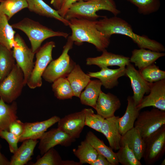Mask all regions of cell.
Masks as SVG:
<instances>
[{
    "mask_svg": "<svg viewBox=\"0 0 165 165\" xmlns=\"http://www.w3.org/2000/svg\"><path fill=\"white\" fill-rule=\"evenodd\" d=\"M0 137L7 141L10 152L14 153L18 149L20 137L7 130H0Z\"/></svg>",
    "mask_w": 165,
    "mask_h": 165,
    "instance_id": "f35d334b",
    "label": "cell"
},
{
    "mask_svg": "<svg viewBox=\"0 0 165 165\" xmlns=\"http://www.w3.org/2000/svg\"><path fill=\"white\" fill-rule=\"evenodd\" d=\"M75 139L57 128H52L46 132L40 139L38 148L41 155H43L57 145L69 146Z\"/></svg>",
    "mask_w": 165,
    "mask_h": 165,
    "instance_id": "8fae6325",
    "label": "cell"
},
{
    "mask_svg": "<svg viewBox=\"0 0 165 165\" xmlns=\"http://www.w3.org/2000/svg\"><path fill=\"white\" fill-rule=\"evenodd\" d=\"M24 123L18 119L10 125L9 131L15 135L20 137L24 130Z\"/></svg>",
    "mask_w": 165,
    "mask_h": 165,
    "instance_id": "ab89813d",
    "label": "cell"
},
{
    "mask_svg": "<svg viewBox=\"0 0 165 165\" xmlns=\"http://www.w3.org/2000/svg\"><path fill=\"white\" fill-rule=\"evenodd\" d=\"M22 142L21 145L12 156L10 165H24L31 160L38 141L37 140L28 139Z\"/></svg>",
    "mask_w": 165,
    "mask_h": 165,
    "instance_id": "7402d4cb",
    "label": "cell"
},
{
    "mask_svg": "<svg viewBox=\"0 0 165 165\" xmlns=\"http://www.w3.org/2000/svg\"><path fill=\"white\" fill-rule=\"evenodd\" d=\"M116 156L119 163L122 165H141L133 151L127 145H120Z\"/></svg>",
    "mask_w": 165,
    "mask_h": 165,
    "instance_id": "d590c367",
    "label": "cell"
},
{
    "mask_svg": "<svg viewBox=\"0 0 165 165\" xmlns=\"http://www.w3.org/2000/svg\"><path fill=\"white\" fill-rule=\"evenodd\" d=\"M57 123L58 128L74 138H79L85 126L84 109L60 118Z\"/></svg>",
    "mask_w": 165,
    "mask_h": 165,
    "instance_id": "4fadbf2b",
    "label": "cell"
},
{
    "mask_svg": "<svg viewBox=\"0 0 165 165\" xmlns=\"http://www.w3.org/2000/svg\"><path fill=\"white\" fill-rule=\"evenodd\" d=\"M125 70V75L130 79L133 90L132 97L137 106L140 103L145 94L149 93L151 83L143 78L139 70L130 63L126 66Z\"/></svg>",
    "mask_w": 165,
    "mask_h": 165,
    "instance_id": "5bb4252c",
    "label": "cell"
},
{
    "mask_svg": "<svg viewBox=\"0 0 165 165\" xmlns=\"http://www.w3.org/2000/svg\"><path fill=\"white\" fill-rule=\"evenodd\" d=\"M15 42L13 48L14 57L24 74L25 85L29 79L33 68L34 53L27 45L20 35L17 33L14 37Z\"/></svg>",
    "mask_w": 165,
    "mask_h": 165,
    "instance_id": "9c48e42d",
    "label": "cell"
},
{
    "mask_svg": "<svg viewBox=\"0 0 165 165\" xmlns=\"http://www.w3.org/2000/svg\"><path fill=\"white\" fill-rule=\"evenodd\" d=\"M0 14L6 15L9 20L15 14L28 8L26 0H0Z\"/></svg>",
    "mask_w": 165,
    "mask_h": 165,
    "instance_id": "d6a6232c",
    "label": "cell"
},
{
    "mask_svg": "<svg viewBox=\"0 0 165 165\" xmlns=\"http://www.w3.org/2000/svg\"><path fill=\"white\" fill-rule=\"evenodd\" d=\"M85 139L97 151L105 156L112 165H118L116 153L109 147L106 145L102 140L99 138L93 132H88Z\"/></svg>",
    "mask_w": 165,
    "mask_h": 165,
    "instance_id": "83f0119b",
    "label": "cell"
},
{
    "mask_svg": "<svg viewBox=\"0 0 165 165\" xmlns=\"http://www.w3.org/2000/svg\"><path fill=\"white\" fill-rule=\"evenodd\" d=\"M102 52V54L100 56L87 58L86 60V64L96 65L101 69L115 66L125 67L130 63L129 57L108 52L106 49Z\"/></svg>",
    "mask_w": 165,
    "mask_h": 165,
    "instance_id": "2e32d148",
    "label": "cell"
},
{
    "mask_svg": "<svg viewBox=\"0 0 165 165\" xmlns=\"http://www.w3.org/2000/svg\"><path fill=\"white\" fill-rule=\"evenodd\" d=\"M79 0H60V6L57 10L58 14L61 17L64 18L69 8L74 3Z\"/></svg>",
    "mask_w": 165,
    "mask_h": 165,
    "instance_id": "60d3db41",
    "label": "cell"
},
{
    "mask_svg": "<svg viewBox=\"0 0 165 165\" xmlns=\"http://www.w3.org/2000/svg\"><path fill=\"white\" fill-rule=\"evenodd\" d=\"M67 38L61 54L50 63L42 74V78L49 83H53L60 77H67L76 64L68 54L69 51L73 47L74 42L70 36Z\"/></svg>",
    "mask_w": 165,
    "mask_h": 165,
    "instance_id": "5b68a950",
    "label": "cell"
},
{
    "mask_svg": "<svg viewBox=\"0 0 165 165\" xmlns=\"http://www.w3.org/2000/svg\"><path fill=\"white\" fill-rule=\"evenodd\" d=\"M26 0L28 4V8L30 11L40 16L54 18L65 26H69V20L61 17L57 10L51 7L43 0Z\"/></svg>",
    "mask_w": 165,
    "mask_h": 165,
    "instance_id": "603a6c76",
    "label": "cell"
},
{
    "mask_svg": "<svg viewBox=\"0 0 165 165\" xmlns=\"http://www.w3.org/2000/svg\"><path fill=\"white\" fill-rule=\"evenodd\" d=\"M60 118L56 116L42 121L24 123V130L20 136L19 142L28 139H40L47 130L57 123Z\"/></svg>",
    "mask_w": 165,
    "mask_h": 165,
    "instance_id": "9a60e30c",
    "label": "cell"
},
{
    "mask_svg": "<svg viewBox=\"0 0 165 165\" xmlns=\"http://www.w3.org/2000/svg\"><path fill=\"white\" fill-rule=\"evenodd\" d=\"M148 95L144 96L140 103L137 106L141 109L152 106L165 111V79L150 84Z\"/></svg>",
    "mask_w": 165,
    "mask_h": 165,
    "instance_id": "7c38bea8",
    "label": "cell"
},
{
    "mask_svg": "<svg viewBox=\"0 0 165 165\" xmlns=\"http://www.w3.org/2000/svg\"><path fill=\"white\" fill-rule=\"evenodd\" d=\"M138 8L140 14L148 15L158 11L160 6V0H126Z\"/></svg>",
    "mask_w": 165,
    "mask_h": 165,
    "instance_id": "e575fe53",
    "label": "cell"
},
{
    "mask_svg": "<svg viewBox=\"0 0 165 165\" xmlns=\"http://www.w3.org/2000/svg\"><path fill=\"white\" fill-rule=\"evenodd\" d=\"M165 125V111L154 108L140 112L134 127L139 131L145 141L152 133Z\"/></svg>",
    "mask_w": 165,
    "mask_h": 165,
    "instance_id": "ba28073f",
    "label": "cell"
},
{
    "mask_svg": "<svg viewBox=\"0 0 165 165\" xmlns=\"http://www.w3.org/2000/svg\"><path fill=\"white\" fill-rule=\"evenodd\" d=\"M25 85L23 71L16 64L10 73L0 83V98L6 103H12L20 96Z\"/></svg>",
    "mask_w": 165,
    "mask_h": 165,
    "instance_id": "8992f818",
    "label": "cell"
},
{
    "mask_svg": "<svg viewBox=\"0 0 165 165\" xmlns=\"http://www.w3.org/2000/svg\"><path fill=\"white\" fill-rule=\"evenodd\" d=\"M53 83L52 90L54 96L58 99H71L74 96L71 85L66 77H60Z\"/></svg>",
    "mask_w": 165,
    "mask_h": 165,
    "instance_id": "836d02e7",
    "label": "cell"
},
{
    "mask_svg": "<svg viewBox=\"0 0 165 165\" xmlns=\"http://www.w3.org/2000/svg\"><path fill=\"white\" fill-rule=\"evenodd\" d=\"M143 78L149 83L165 79V71L153 64L139 70Z\"/></svg>",
    "mask_w": 165,
    "mask_h": 165,
    "instance_id": "8d00e7d4",
    "label": "cell"
},
{
    "mask_svg": "<svg viewBox=\"0 0 165 165\" xmlns=\"http://www.w3.org/2000/svg\"><path fill=\"white\" fill-rule=\"evenodd\" d=\"M85 125L101 133L104 119L101 115L95 114L91 108H84Z\"/></svg>",
    "mask_w": 165,
    "mask_h": 165,
    "instance_id": "74e56055",
    "label": "cell"
},
{
    "mask_svg": "<svg viewBox=\"0 0 165 165\" xmlns=\"http://www.w3.org/2000/svg\"><path fill=\"white\" fill-rule=\"evenodd\" d=\"M96 25L97 29L108 38L110 39L113 34L122 35L130 38L140 48L160 52L165 51V48L161 43L146 35L136 34L128 22L117 16L109 18L104 16L97 20Z\"/></svg>",
    "mask_w": 165,
    "mask_h": 165,
    "instance_id": "6da1fadb",
    "label": "cell"
},
{
    "mask_svg": "<svg viewBox=\"0 0 165 165\" xmlns=\"http://www.w3.org/2000/svg\"><path fill=\"white\" fill-rule=\"evenodd\" d=\"M123 145H128L139 160L143 158L145 143L137 129L134 127L122 136L120 146Z\"/></svg>",
    "mask_w": 165,
    "mask_h": 165,
    "instance_id": "ffe728a7",
    "label": "cell"
},
{
    "mask_svg": "<svg viewBox=\"0 0 165 165\" xmlns=\"http://www.w3.org/2000/svg\"><path fill=\"white\" fill-rule=\"evenodd\" d=\"M102 86L99 79L90 80L85 87V90L80 94L79 98L81 103L95 109L97 99L102 91Z\"/></svg>",
    "mask_w": 165,
    "mask_h": 165,
    "instance_id": "484cf974",
    "label": "cell"
},
{
    "mask_svg": "<svg viewBox=\"0 0 165 165\" xmlns=\"http://www.w3.org/2000/svg\"><path fill=\"white\" fill-rule=\"evenodd\" d=\"M90 165H112V164L105 156L98 152L97 159L91 163Z\"/></svg>",
    "mask_w": 165,
    "mask_h": 165,
    "instance_id": "b9f144b4",
    "label": "cell"
},
{
    "mask_svg": "<svg viewBox=\"0 0 165 165\" xmlns=\"http://www.w3.org/2000/svg\"><path fill=\"white\" fill-rule=\"evenodd\" d=\"M69 26L72 30L70 37L77 45L84 42L94 45L97 51L102 52L106 50L110 42L97 28V20L72 18L69 20Z\"/></svg>",
    "mask_w": 165,
    "mask_h": 165,
    "instance_id": "7a4b0ae2",
    "label": "cell"
},
{
    "mask_svg": "<svg viewBox=\"0 0 165 165\" xmlns=\"http://www.w3.org/2000/svg\"><path fill=\"white\" fill-rule=\"evenodd\" d=\"M161 165H165V159H164V160H163L162 162L161 163Z\"/></svg>",
    "mask_w": 165,
    "mask_h": 165,
    "instance_id": "f6af8a7d",
    "label": "cell"
},
{
    "mask_svg": "<svg viewBox=\"0 0 165 165\" xmlns=\"http://www.w3.org/2000/svg\"><path fill=\"white\" fill-rule=\"evenodd\" d=\"M102 10L109 11L114 16L121 13L114 0H79L71 6L64 18L68 20L74 18L97 20L103 17L96 13Z\"/></svg>",
    "mask_w": 165,
    "mask_h": 165,
    "instance_id": "3957f363",
    "label": "cell"
},
{
    "mask_svg": "<svg viewBox=\"0 0 165 165\" xmlns=\"http://www.w3.org/2000/svg\"><path fill=\"white\" fill-rule=\"evenodd\" d=\"M165 55L163 52H158L144 48L135 49L132 51L130 60L139 70L154 64L159 58Z\"/></svg>",
    "mask_w": 165,
    "mask_h": 165,
    "instance_id": "44dd1931",
    "label": "cell"
},
{
    "mask_svg": "<svg viewBox=\"0 0 165 165\" xmlns=\"http://www.w3.org/2000/svg\"><path fill=\"white\" fill-rule=\"evenodd\" d=\"M15 61L13 51L0 45V83L10 73Z\"/></svg>",
    "mask_w": 165,
    "mask_h": 165,
    "instance_id": "1f68e13d",
    "label": "cell"
},
{
    "mask_svg": "<svg viewBox=\"0 0 165 165\" xmlns=\"http://www.w3.org/2000/svg\"><path fill=\"white\" fill-rule=\"evenodd\" d=\"M66 77L71 85L74 96L79 98L82 90L91 80V77L83 72L78 64L75 65Z\"/></svg>",
    "mask_w": 165,
    "mask_h": 165,
    "instance_id": "d4e9b609",
    "label": "cell"
},
{
    "mask_svg": "<svg viewBox=\"0 0 165 165\" xmlns=\"http://www.w3.org/2000/svg\"><path fill=\"white\" fill-rule=\"evenodd\" d=\"M119 116H114L105 119L101 129V133L106 137L113 150H118L120 147L122 135L119 131Z\"/></svg>",
    "mask_w": 165,
    "mask_h": 165,
    "instance_id": "ac0fdd59",
    "label": "cell"
},
{
    "mask_svg": "<svg viewBox=\"0 0 165 165\" xmlns=\"http://www.w3.org/2000/svg\"><path fill=\"white\" fill-rule=\"evenodd\" d=\"M33 165H81L79 162L63 160L58 152L54 148L49 149L38 158Z\"/></svg>",
    "mask_w": 165,
    "mask_h": 165,
    "instance_id": "4dcf8cb0",
    "label": "cell"
},
{
    "mask_svg": "<svg viewBox=\"0 0 165 165\" xmlns=\"http://www.w3.org/2000/svg\"><path fill=\"white\" fill-rule=\"evenodd\" d=\"M55 46L54 42H47L36 52V60L26 84L30 89H34L42 85V74L49 64L53 60L52 52Z\"/></svg>",
    "mask_w": 165,
    "mask_h": 165,
    "instance_id": "52a82bcc",
    "label": "cell"
},
{
    "mask_svg": "<svg viewBox=\"0 0 165 165\" xmlns=\"http://www.w3.org/2000/svg\"><path fill=\"white\" fill-rule=\"evenodd\" d=\"M11 25L13 28L22 31L27 35L30 41L31 49L35 53L46 39L54 37L67 38L69 35L67 32L54 31L38 21L27 17Z\"/></svg>",
    "mask_w": 165,
    "mask_h": 165,
    "instance_id": "277c9868",
    "label": "cell"
},
{
    "mask_svg": "<svg viewBox=\"0 0 165 165\" xmlns=\"http://www.w3.org/2000/svg\"><path fill=\"white\" fill-rule=\"evenodd\" d=\"M5 15L0 14V45L11 50L15 42V31Z\"/></svg>",
    "mask_w": 165,
    "mask_h": 165,
    "instance_id": "f546056e",
    "label": "cell"
},
{
    "mask_svg": "<svg viewBox=\"0 0 165 165\" xmlns=\"http://www.w3.org/2000/svg\"><path fill=\"white\" fill-rule=\"evenodd\" d=\"M121 105L120 100L117 96L110 93H105L101 91L95 109L97 114L106 119L115 116V112Z\"/></svg>",
    "mask_w": 165,
    "mask_h": 165,
    "instance_id": "e0dca14e",
    "label": "cell"
},
{
    "mask_svg": "<svg viewBox=\"0 0 165 165\" xmlns=\"http://www.w3.org/2000/svg\"><path fill=\"white\" fill-rule=\"evenodd\" d=\"M50 3L56 10H57L59 9L60 0H51Z\"/></svg>",
    "mask_w": 165,
    "mask_h": 165,
    "instance_id": "ee69618b",
    "label": "cell"
},
{
    "mask_svg": "<svg viewBox=\"0 0 165 165\" xmlns=\"http://www.w3.org/2000/svg\"><path fill=\"white\" fill-rule=\"evenodd\" d=\"M0 144V165H10V161L1 152Z\"/></svg>",
    "mask_w": 165,
    "mask_h": 165,
    "instance_id": "7bdbcfd3",
    "label": "cell"
},
{
    "mask_svg": "<svg viewBox=\"0 0 165 165\" xmlns=\"http://www.w3.org/2000/svg\"><path fill=\"white\" fill-rule=\"evenodd\" d=\"M125 68L119 67L116 69L103 68L99 71L89 72L87 74L91 78L98 79L105 88L111 89L118 86V80L120 77L125 75Z\"/></svg>",
    "mask_w": 165,
    "mask_h": 165,
    "instance_id": "d6986e66",
    "label": "cell"
},
{
    "mask_svg": "<svg viewBox=\"0 0 165 165\" xmlns=\"http://www.w3.org/2000/svg\"><path fill=\"white\" fill-rule=\"evenodd\" d=\"M9 104L0 98V130L9 131L11 124L18 118L16 102Z\"/></svg>",
    "mask_w": 165,
    "mask_h": 165,
    "instance_id": "4316f807",
    "label": "cell"
},
{
    "mask_svg": "<svg viewBox=\"0 0 165 165\" xmlns=\"http://www.w3.org/2000/svg\"><path fill=\"white\" fill-rule=\"evenodd\" d=\"M73 152L81 165L85 163L90 165L96 160L98 155L97 151L85 139L76 148L73 149Z\"/></svg>",
    "mask_w": 165,
    "mask_h": 165,
    "instance_id": "f1b7e54d",
    "label": "cell"
},
{
    "mask_svg": "<svg viewBox=\"0 0 165 165\" xmlns=\"http://www.w3.org/2000/svg\"><path fill=\"white\" fill-rule=\"evenodd\" d=\"M127 105L123 115L119 117V131L121 135L134 127V123L140 111L135 105L132 96H128L127 99Z\"/></svg>",
    "mask_w": 165,
    "mask_h": 165,
    "instance_id": "cb8c5ba5",
    "label": "cell"
},
{
    "mask_svg": "<svg viewBox=\"0 0 165 165\" xmlns=\"http://www.w3.org/2000/svg\"><path fill=\"white\" fill-rule=\"evenodd\" d=\"M143 158L146 165L152 164L160 159L165 152V125L145 141Z\"/></svg>",
    "mask_w": 165,
    "mask_h": 165,
    "instance_id": "30bf717a",
    "label": "cell"
}]
</instances>
